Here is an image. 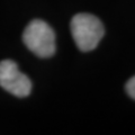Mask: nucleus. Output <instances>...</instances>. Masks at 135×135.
Masks as SVG:
<instances>
[{"label":"nucleus","instance_id":"nucleus-1","mask_svg":"<svg viewBox=\"0 0 135 135\" xmlns=\"http://www.w3.org/2000/svg\"><path fill=\"white\" fill-rule=\"evenodd\" d=\"M71 34L78 49L82 52H89L98 46L105 34V28L96 16L77 14L71 20Z\"/></svg>","mask_w":135,"mask_h":135},{"label":"nucleus","instance_id":"nucleus-2","mask_svg":"<svg viewBox=\"0 0 135 135\" xmlns=\"http://www.w3.org/2000/svg\"><path fill=\"white\" fill-rule=\"evenodd\" d=\"M23 41L27 49L40 57L47 59L55 53V33L47 23L41 19L32 20L27 25Z\"/></svg>","mask_w":135,"mask_h":135},{"label":"nucleus","instance_id":"nucleus-3","mask_svg":"<svg viewBox=\"0 0 135 135\" xmlns=\"http://www.w3.org/2000/svg\"><path fill=\"white\" fill-rule=\"evenodd\" d=\"M0 87L19 98L29 96L32 91L31 80L20 72L17 63L12 60L0 62Z\"/></svg>","mask_w":135,"mask_h":135},{"label":"nucleus","instance_id":"nucleus-4","mask_svg":"<svg viewBox=\"0 0 135 135\" xmlns=\"http://www.w3.org/2000/svg\"><path fill=\"white\" fill-rule=\"evenodd\" d=\"M126 91H127L131 98L135 100V75L133 78H131L127 81V83H126Z\"/></svg>","mask_w":135,"mask_h":135}]
</instances>
